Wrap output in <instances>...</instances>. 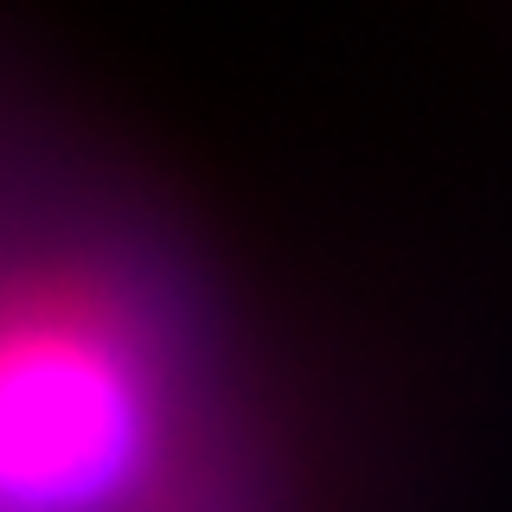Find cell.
<instances>
[{
  "instance_id": "6da1fadb",
  "label": "cell",
  "mask_w": 512,
  "mask_h": 512,
  "mask_svg": "<svg viewBox=\"0 0 512 512\" xmlns=\"http://www.w3.org/2000/svg\"><path fill=\"white\" fill-rule=\"evenodd\" d=\"M160 461V384L96 301H0V512H122Z\"/></svg>"
}]
</instances>
